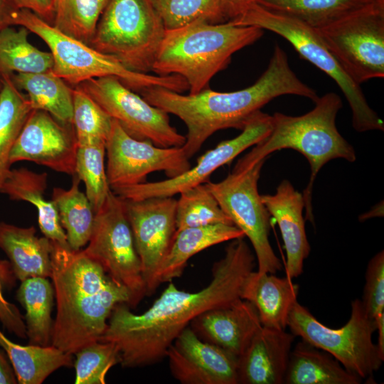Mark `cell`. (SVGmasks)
Returning <instances> with one entry per match:
<instances>
[{"instance_id":"33","label":"cell","mask_w":384,"mask_h":384,"mask_svg":"<svg viewBox=\"0 0 384 384\" xmlns=\"http://www.w3.org/2000/svg\"><path fill=\"white\" fill-rule=\"evenodd\" d=\"M29 31L11 26L0 31V77L14 73H36L50 70V52L39 50L28 40Z\"/></svg>"},{"instance_id":"10","label":"cell","mask_w":384,"mask_h":384,"mask_svg":"<svg viewBox=\"0 0 384 384\" xmlns=\"http://www.w3.org/2000/svg\"><path fill=\"white\" fill-rule=\"evenodd\" d=\"M82 252L100 265L113 281L129 291L130 308L136 307L146 296L124 201L112 190L95 213L92 234Z\"/></svg>"},{"instance_id":"24","label":"cell","mask_w":384,"mask_h":384,"mask_svg":"<svg viewBox=\"0 0 384 384\" xmlns=\"http://www.w3.org/2000/svg\"><path fill=\"white\" fill-rule=\"evenodd\" d=\"M48 184L46 172L36 173L27 168L11 169L0 193L14 201H24L38 210L39 228L45 237L62 247L70 249L53 203L45 198Z\"/></svg>"},{"instance_id":"16","label":"cell","mask_w":384,"mask_h":384,"mask_svg":"<svg viewBox=\"0 0 384 384\" xmlns=\"http://www.w3.org/2000/svg\"><path fill=\"white\" fill-rule=\"evenodd\" d=\"M122 199L141 262L146 296H150L161 284L159 271L177 233L176 200L174 196Z\"/></svg>"},{"instance_id":"34","label":"cell","mask_w":384,"mask_h":384,"mask_svg":"<svg viewBox=\"0 0 384 384\" xmlns=\"http://www.w3.org/2000/svg\"><path fill=\"white\" fill-rule=\"evenodd\" d=\"M109 0H51L53 24L64 34L89 44Z\"/></svg>"},{"instance_id":"35","label":"cell","mask_w":384,"mask_h":384,"mask_svg":"<svg viewBox=\"0 0 384 384\" xmlns=\"http://www.w3.org/2000/svg\"><path fill=\"white\" fill-rule=\"evenodd\" d=\"M179 194L176 207L177 231L218 223L234 225L206 183Z\"/></svg>"},{"instance_id":"46","label":"cell","mask_w":384,"mask_h":384,"mask_svg":"<svg viewBox=\"0 0 384 384\" xmlns=\"http://www.w3.org/2000/svg\"><path fill=\"white\" fill-rule=\"evenodd\" d=\"M1 85H2V82H1V78H0V90H1Z\"/></svg>"},{"instance_id":"22","label":"cell","mask_w":384,"mask_h":384,"mask_svg":"<svg viewBox=\"0 0 384 384\" xmlns=\"http://www.w3.org/2000/svg\"><path fill=\"white\" fill-rule=\"evenodd\" d=\"M299 288L287 276L252 270L242 284L240 297L254 305L262 326L285 330Z\"/></svg>"},{"instance_id":"23","label":"cell","mask_w":384,"mask_h":384,"mask_svg":"<svg viewBox=\"0 0 384 384\" xmlns=\"http://www.w3.org/2000/svg\"><path fill=\"white\" fill-rule=\"evenodd\" d=\"M0 248L21 282L36 277L51 278L53 242L45 236H36L33 226L22 228L0 222Z\"/></svg>"},{"instance_id":"6","label":"cell","mask_w":384,"mask_h":384,"mask_svg":"<svg viewBox=\"0 0 384 384\" xmlns=\"http://www.w3.org/2000/svg\"><path fill=\"white\" fill-rule=\"evenodd\" d=\"M14 25L25 27L46 43L53 59L52 71L68 84L76 86L89 79L114 76L139 93L151 87L179 93L188 90L186 80L178 75H151L126 68L114 57L64 34L28 9L16 11Z\"/></svg>"},{"instance_id":"41","label":"cell","mask_w":384,"mask_h":384,"mask_svg":"<svg viewBox=\"0 0 384 384\" xmlns=\"http://www.w3.org/2000/svg\"><path fill=\"white\" fill-rule=\"evenodd\" d=\"M9 265L5 261H0V322L10 333L25 338L26 328L23 316L16 306L9 302L4 294Z\"/></svg>"},{"instance_id":"30","label":"cell","mask_w":384,"mask_h":384,"mask_svg":"<svg viewBox=\"0 0 384 384\" xmlns=\"http://www.w3.org/2000/svg\"><path fill=\"white\" fill-rule=\"evenodd\" d=\"M80 181V178L73 175L70 188H53L50 199L58 211L68 245L73 251H79L87 244L95 217L85 193L79 188Z\"/></svg>"},{"instance_id":"14","label":"cell","mask_w":384,"mask_h":384,"mask_svg":"<svg viewBox=\"0 0 384 384\" xmlns=\"http://www.w3.org/2000/svg\"><path fill=\"white\" fill-rule=\"evenodd\" d=\"M106 175L111 190L146 182L150 173L164 171L169 178L191 168L183 146L161 147L130 136L115 120L105 142Z\"/></svg>"},{"instance_id":"38","label":"cell","mask_w":384,"mask_h":384,"mask_svg":"<svg viewBox=\"0 0 384 384\" xmlns=\"http://www.w3.org/2000/svg\"><path fill=\"white\" fill-rule=\"evenodd\" d=\"M166 30L174 29L197 20L210 23L226 22L220 0H151Z\"/></svg>"},{"instance_id":"1","label":"cell","mask_w":384,"mask_h":384,"mask_svg":"<svg viewBox=\"0 0 384 384\" xmlns=\"http://www.w3.org/2000/svg\"><path fill=\"white\" fill-rule=\"evenodd\" d=\"M244 238L232 240L226 246L223 257L213 264L210 282L198 292L179 289L169 282L143 313H133L124 303L116 305L99 341L117 346L119 364L124 368L160 362L169 346L196 317L240 298L241 287L255 260Z\"/></svg>"},{"instance_id":"4","label":"cell","mask_w":384,"mask_h":384,"mask_svg":"<svg viewBox=\"0 0 384 384\" xmlns=\"http://www.w3.org/2000/svg\"><path fill=\"white\" fill-rule=\"evenodd\" d=\"M314 107L300 116H290L275 112L270 134L255 144L250 152L238 159L235 167L253 166L276 151L291 149L302 154L311 167L309 181L302 195L306 210L305 220L314 224L311 204L315 178L328 161L343 159L353 162V147L342 137L336 125V119L342 107L340 96L328 92L319 97Z\"/></svg>"},{"instance_id":"42","label":"cell","mask_w":384,"mask_h":384,"mask_svg":"<svg viewBox=\"0 0 384 384\" xmlns=\"http://www.w3.org/2000/svg\"><path fill=\"white\" fill-rule=\"evenodd\" d=\"M11 1L17 9H28L49 24H53V11L51 0Z\"/></svg>"},{"instance_id":"25","label":"cell","mask_w":384,"mask_h":384,"mask_svg":"<svg viewBox=\"0 0 384 384\" xmlns=\"http://www.w3.org/2000/svg\"><path fill=\"white\" fill-rule=\"evenodd\" d=\"M245 237L236 226L223 223L188 228L177 231L159 271V283L179 277L190 258L218 244Z\"/></svg>"},{"instance_id":"3","label":"cell","mask_w":384,"mask_h":384,"mask_svg":"<svg viewBox=\"0 0 384 384\" xmlns=\"http://www.w3.org/2000/svg\"><path fill=\"white\" fill-rule=\"evenodd\" d=\"M52 276L56 315L51 346L74 355L98 341L116 305L129 306L131 295L82 250L53 243Z\"/></svg>"},{"instance_id":"8","label":"cell","mask_w":384,"mask_h":384,"mask_svg":"<svg viewBox=\"0 0 384 384\" xmlns=\"http://www.w3.org/2000/svg\"><path fill=\"white\" fill-rule=\"evenodd\" d=\"M233 24L252 26L274 32L287 40L299 55L331 78L348 101L352 126L358 132L384 130V123L368 105L361 85L343 70L326 47L316 29L296 19L271 12L253 3Z\"/></svg>"},{"instance_id":"40","label":"cell","mask_w":384,"mask_h":384,"mask_svg":"<svg viewBox=\"0 0 384 384\" xmlns=\"http://www.w3.org/2000/svg\"><path fill=\"white\" fill-rule=\"evenodd\" d=\"M361 302L376 326L377 346L384 355V252L375 254L368 262Z\"/></svg>"},{"instance_id":"28","label":"cell","mask_w":384,"mask_h":384,"mask_svg":"<svg viewBox=\"0 0 384 384\" xmlns=\"http://www.w3.org/2000/svg\"><path fill=\"white\" fill-rule=\"evenodd\" d=\"M11 78L27 92L33 110H44L64 124H73V89L52 70L36 73H14Z\"/></svg>"},{"instance_id":"5","label":"cell","mask_w":384,"mask_h":384,"mask_svg":"<svg viewBox=\"0 0 384 384\" xmlns=\"http://www.w3.org/2000/svg\"><path fill=\"white\" fill-rule=\"evenodd\" d=\"M263 31L256 26L203 20L166 30L151 71L162 76L178 75L187 82L189 94L198 93L228 67L235 53L256 42Z\"/></svg>"},{"instance_id":"19","label":"cell","mask_w":384,"mask_h":384,"mask_svg":"<svg viewBox=\"0 0 384 384\" xmlns=\"http://www.w3.org/2000/svg\"><path fill=\"white\" fill-rule=\"evenodd\" d=\"M189 326L202 340L238 358L262 324L254 305L240 298L204 311Z\"/></svg>"},{"instance_id":"26","label":"cell","mask_w":384,"mask_h":384,"mask_svg":"<svg viewBox=\"0 0 384 384\" xmlns=\"http://www.w3.org/2000/svg\"><path fill=\"white\" fill-rule=\"evenodd\" d=\"M361 381L329 353L302 340L292 348L283 383L359 384Z\"/></svg>"},{"instance_id":"2","label":"cell","mask_w":384,"mask_h":384,"mask_svg":"<svg viewBox=\"0 0 384 384\" xmlns=\"http://www.w3.org/2000/svg\"><path fill=\"white\" fill-rule=\"evenodd\" d=\"M149 104L179 117L187 127L182 146L190 159L213 133L234 128L242 130L247 121L273 99L285 95L304 97L314 102L318 95L292 70L286 53L276 44L268 65L250 86L233 92L209 88L182 95L161 87L140 92Z\"/></svg>"},{"instance_id":"47","label":"cell","mask_w":384,"mask_h":384,"mask_svg":"<svg viewBox=\"0 0 384 384\" xmlns=\"http://www.w3.org/2000/svg\"><path fill=\"white\" fill-rule=\"evenodd\" d=\"M0 78H1V77H0Z\"/></svg>"},{"instance_id":"15","label":"cell","mask_w":384,"mask_h":384,"mask_svg":"<svg viewBox=\"0 0 384 384\" xmlns=\"http://www.w3.org/2000/svg\"><path fill=\"white\" fill-rule=\"evenodd\" d=\"M272 117L256 112L237 137L220 142L198 159L196 164L183 174L168 179L112 190L124 199L140 200L151 197H171L193 186L205 183L210 175L220 166L230 163L242 152L255 146L271 132Z\"/></svg>"},{"instance_id":"18","label":"cell","mask_w":384,"mask_h":384,"mask_svg":"<svg viewBox=\"0 0 384 384\" xmlns=\"http://www.w3.org/2000/svg\"><path fill=\"white\" fill-rule=\"evenodd\" d=\"M166 358L182 384H238V358L202 340L189 326L169 346Z\"/></svg>"},{"instance_id":"32","label":"cell","mask_w":384,"mask_h":384,"mask_svg":"<svg viewBox=\"0 0 384 384\" xmlns=\"http://www.w3.org/2000/svg\"><path fill=\"white\" fill-rule=\"evenodd\" d=\"M0 190L11 171L10 155L28 117L33 110L27 96L13 82L11 75L1 77Z\"/></svg>"},{"instance_id":"43","label":"cell","mask_w":384,"mask_h":384,"mask_svg":"<svg viewBox=\"0 0 384 384\" xmlns=\"http://www.w3.org/2000/svg\"><path fill=\"white\" fill-rule=\"evenodd\" d=\"M255 0H220L222 13L225 21L242 15Z\"/></svg>"},{"instance_id":"36","label":"cell","mask_w":384,"mask_h":384,"mask_svg":"<svg viewBox=\"0 0 384 384\" xmlns=\"http://www.w3.org/2000/svg\"><path fill=\"white\" fill-rule=\"evenodd\" d=\"M105 142L78 146L75 174L85 186V195L95 213L103 205L111 188L105 165Z\"/></svg>"},{"instance_id":"13","label":"cell","mask_w":384,"mask_h":384,"mask_svg":"<svg viewBox=\"0 0 384 384\" xmlns=\"http://www.w3.org/2000/svg\"><path fill=\"white\" fill-rule=\"evenodd\" d=\"M132 137L147 140L161 147L182 146L185 136L179 134L169 114L151 105L124 85L119 78L105 76L92 78L76 85Z\"/></svg>"},{"instance_id":"20","label":"cell","mask_w":384,"mask_h":384,"mask_svg":"<svg viewBox=\"0 0 384 384\" xmlns=\"http://www.w3.org/2000/svg\"><path fill=\"white\" fill-rule=\"evenodd\" d=\"M295 336L261 326L238 358L240 384H282Z\"/></svg>"},{"instance_id":"45","label":"cell","mask_w":384,"mask_h":384,"mask_svg":"<svg viewBox=\"0 0 384 384\" xmlns=\"http://www.w3.org/2000/svg\"><path fill=\"white\" fill-rule=\"evenodd\" d=\"M17 380L14 369L0 351V384H16Z\"/></svg>"},{"instance_id":"21","label":"cell","mask_w":384,"mask_h":384,"mask_svg":"<svg viewBox=\"0 0 384 384\" xmlns=\"http://www.w3.org/2000/svg\"><path fill=\"white\" fill-rule=\"evenodd\" d=\"M261 200L280 230L287 255V277H297L303 272L304 261L310 252L303 215V195L284 179L275 193L261 195Z\"/></svg>"},{"instance_id":"12","label":"cell","mask_w":384,"mask_h":384,"mask_svg":"<svg viewBox=\"0 0 384 384\" xmlns=\"http://www.w3.org/2000/svg\"><path fill=\"white\" fill-rule=\"evenodd\" d=\"M266 159L253 166L233 169L219 182L208 181L220 206L234 225L248 238L255 253L257 271L275 274L282 265L270 240V213L261 200L257 183Z\"/></svg>"},{"instance_id":"27","label":"cell","mask_w":384,"mask_h":384,"mask_svg":"<svg viewBox=\"0 0 384 384\" xmlns=\"http://www.w3.org/2000/svg\"><path fill=\"white\" fill-rule=\"evenodd\" d=\"M0 346L6 353L14 369L17 383L41 384L53 372L63 367H71V354L53 346L28 344L22 346L7 338L0 330Z\"/></svg>"},{"instance_id":"9","label":"cell","mask_w":384,"mask_h":384,"mask_svg":"<svg viewBox=\"0 0 384 384\" xmlns=\"http://www.w3.org/2000/svg\"><path fill=\"white\" fill-rule=\"evenodd\" d=\"M287 326L294 336L329 353L362 380L370 378L384 361V355L373 341L375 324L366 314L361 299L351 302L350 318L339 329L326 326L296 302L290 311Z\"/></svg>"},{"instance_id":"7","label":"cell","mask_w":384,"mask_h":384,"mask_svg":"<svg viewBox=\"0 0 384 384\" xmlns=\"http://www.w3.org/2000/svg\"><path fill=\"white\" fill-rule=\"evenodd\" d=\"M165 32L151 0H109L89 45L132 71L148 73Z\"/></svg>"},{"instance_id":"39","label":"cell","mask_w":384,"mask_h":384,"mask_svg":"<svg viewBox=\"0 0 384 384\" xmlns=\"http://www.w3.org/2000/svg\"><path fill=\"white\" fill-rule=\"evenodd\" d=\"M74 355L75 384H105L109 370L120 363L118 348L107 341L90 343Z\"/></svg>"},{"instance_id":"31","label":"cell","mask_w":384,"mask_h":384,"mask_svg":"<svg viewBox=\"0 0 384 384\" xmlns=\"http://www.w3.org/2000/svg\"><path fill=\"white\" fill-rule=\"evenodd\" d=\"M375 0H255L264 9L313 28L324 27Z\"/></svg>"},{"instance_id":"37","label":"cell","mask_w":384,"mask_h":384,"mask_svg":"<svg viewBox=\"0 0 384 384\" xmlns=\"http://www.w3.org/2000/svg\"><path fill=\"white\" fill-rule=\"evenodd\" d=\"M73 107L78 145L106 142L112 119L78 86L73 89Z\"/></svg>"},{"instance_id":"29","label":"cell","mask_w":384,"mask_h":384,"mask_svg":"<svg viewBox=\"0 0 384 384\" xmlns=\"http://www.w3.org/2000/svg\"><path fill=\"white\" fill-rule=\"evenodd\" d=\"M48 278L36 277L21 281L16 298L26 311L25 324L28 344L49 346L52 343L54 299Z\"/></svg>"},{"instance_id":"44","label":"cell","mask_w":384,"mask_h":384,"mask_svg":"<svg viewBox=\"0 0 384 384\" xmlns=\"http://www.w3.org/2000/svg\"><path fill=\"white\" fill-rule=\"evenodd\" d=\"M11 0H0V31L14 25V17L18 10Z\"/></svg>"},{"instance_id":"17","label":"cell","mask_w":384,"mask_h":384,"mask_svg":"<svg viewBox=\"0 0 384 384\" xmlns=\"http://www.w3.org/2000/svg\"><path fill=\"white\" fill-rule=\"evenodd\" d=\"M78 147L73 124L62 123L44 110H33L12 149L10 163L33 161L73 176Z\"/></svg>"},{"instance_id":"11","label":"cell","mask_w":384,"mask_h":384,"mask_svg":"<svg viewBox=\"0 0 384 384\" xmlns=\"http://www.w3.org/2000/svg\"><path fill=\"white\" fill-rule=\"evenodd\" d=\"M316 31L356 82L384 77V0H375Z\"/></svg>"}]
</instances>
